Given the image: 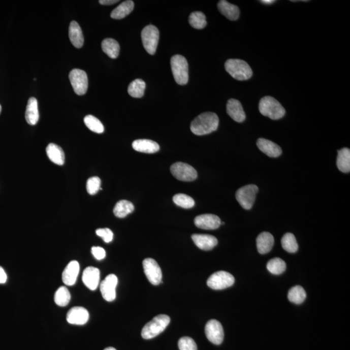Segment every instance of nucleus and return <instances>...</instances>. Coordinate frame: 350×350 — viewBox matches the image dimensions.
<instances>
[{"label":"nucleus","mask_w":350,"mask_h":350,"mask_svg":"<svg viewBox=\"0 0 350 350\" xmlns=\"http://www.w3.org/2000/svg\"><path fill=\"white\" fill-rule=\"evenodd\" d=\"M219 123L217 115L213 112H204L192 122V132L197 136L208 135L217 130Z\"/></svg>","instance_id":"nucleus-1"},{"label":"nucleus","mask_w":350,"mask_h":350,"mask_svg":"<svg viewBox=\"0 0 350 350\" xmlns=\"http://www.w3.org/2000/svg\"><path fill=\"white\" fill-rule=\"evenodd\" d=\"M259 110L263 116L277 120L285 116V110L280 103L271 96L262 98L259 103Z\"/></svg>","instance_id":"nucleus-2"},{"label":"nucleus","mask_w":350,"mask_h":350,"mask_svg":"<svg viewBox=\"0 0 350 350\" xmlns=\"http://www.w3.org/2000/svg\"><path fill=\"white\" fill-rule=\"evenodd\" d=\"M225 70L237 81H246L252 76V68L248 63L241 59H229L225 62Z\"/></svg>","instance_id":"nucleus-3"},{"label":"nucleus","mask_w":350,"mask_h":350,"mask_svg":"<svg viewBox=\"0 0 350 350\" xmlns=\"http://www.w3.org/2000/svg\"><path fill=\"white\" fill-rule=\"evenodd\" d=\"M170 316L166 314H159L155 316L143 327L142 336L144 339H151L163 332L170 323Z\"/></svg>","instance_id":"nucleus-4"},{"label":"nucleus","mask_w":350,"mask_h":350,"mask_svg":"<svg viewBox=\"0 0 350 350\" xmlns=\"http://www.w3.org/2000/svg\"><path fill=\"white\" fill-rule=\"evenodd\" d=\"M172 73L177 83L185 85L189 80L188 63L184 57L180 55H174L171 59Z\"/></svg>","instance_id":"nucleus-5"},{"label":"nucleus","mask_w":350,"mask_h":350,"mask_svg":"<svg viewBox=\"0 0 350 350\" xmlns=\"http://www.w3.org/2000/svg\"><path fill=\"white\" fill-rule=\"evenodd\" d=\"M159 30L154 25H149L142 31V41L145 50L150 55H154L159 41Z\"/></svg>","instance_id":"nucleus-6"},{"label":"nucleus","mask_w":350,"mask_h":350,"mask_svg":"<svg viewBox=\"0 0 350 350\" xmlns=\"http://www.w3.org/2000/svg\"><path fill=\"white\" fill-rule=\"evenodd\" d=\"M257 185H246L237 190L236 197L237 202L245 210H249L252 208L254 203L256 194L258 192Z\"/></svg>","instance_id":"nucleus-7"},{"label":"nucleus","mask_w":350,"mask_h":350,"mask_svg":"<svg viewBox=\"0 0 350 350\" xmlns=\"http://www.w3.org/2000/svg\"><path fill=\"white\" fill-rule=\"evenodd\" d=\"M235 278L229 272L218 271L211 274L208 279L207 285L214 290H222L234 285Z\"/></svg>","instance_id":"nucleus-8"},{"label":"nucleus","mask_w":350,"mask_h":350,"mask_svg":"<svg viewBox=\"0 0 350 350\" xmlns=\"http://www.w3.org/2000/svg\"><path fill=\"white\" fill-rule=\"evenodd\" d=\"M69 79L76 94H85L88 86V76L85 72L80 69L72 70L70 73Z\"/></svg>","instance_id":"nucleus-9"},{"label":"nucleus","mask_w":350,"mask_h":350,"mask_svg":"<svg viewBox=\"0 0 350 350\" xmlns=\"http://www.w3.org/2000/svg\"><path fill=\"white\" fill-rule=\"evenodd\" d=\"M171 172L177 179L184 182H191L197 178V172L189 164L177 162L171 167Z\"/></svg>","instance_id":"nucleus-10"},{"label":"nucleus","mask_w":350,"mask_h":350,"mask_svg":"<svg viewBox=\"0 0 350 350\" xmlns=\"http://www.w3.org/2000/svg\"><path fill=\"white\" fill-rule=\"evenodd\" d=\"M143 271L148 280L152 285H158L162 283V273L158 263L152 258H146L143 262Z\"/></svg>","instance_id":"nucleus-11"},{"label":"nucleus","mask_w":350,"mask_h":350,"mask_svg":"<svg viewBox=\"0 0 350 350\" xmlns=\"http://www.w3.org/2000/svg\"><path fill=\"white\" fill-rule=\"evenodd\" d=\"M118 283L116 275L110 274L108 275L101 283L100 291L103 298L107 302H112L116 299V289Z\"/></svg>","instance_id":"nucleus-12"},{"label":"nucleus","mask_w":350,"mask_h":350,"mask_svg":"<svg viewBox=\"0 0 350 350\" xmlns=\"http://www.w3.org/2000/svg\"><path fill=\"white\" fill-rule=\"evenodd\" d=\"M205 333L208 339L216 345L221 344L224 339V330L221 324L216 320H210L206 324Z\"/></svg>","instance_id":"nucleus-13"},{"label":"nucleus","mask_w":350,"mask_h":350,"mask_svg":"<svg viewBox=\"0 0 350 350\" xmlns=\"http://www.w3.org/2000/svg\"><path fill=\"white\" fill-rule=\"evenodd\" d=\"M195 225L199 229L215 230L221 225V220L218 216L213 214H203L195 218Z\"/></svg>","instance_id":"nucleus-14"},{"label":"nucleus","mask_w":350,"mask_h":350,"mask_svg":"<svg viewBox=\"0 0 350 350\" xmlns=\"http://www.w3.org/2000/svg\"><path fill=\"white\" fill-rule=\"evenodd\" d=\"M89 319L88 311L83 307H74L68 312L67 320L74 325H84Z\"/></svg>","instance_id":"nucleus-15"},{"label":"nucleus","mask_w":350,"mask_h":350,"mask_svg":"<svg viewBox=\"0 0 350 350\" xmlns=\"http://www.w3.org/2000/svg\"><path fill=\"white\" fill-rule=\"evenodd\" d=\"M83 281L85 285L91 291H94L98 288L100 280V271L98 268L88 267L84 269L83 274Z\"/></svg>","instance_id":"nucleus-16"},{"label":"nucleus","mask_w":350,"mask_h":350,"mask_svg":"<svg viewBox=\"0 0 350 350\" xmlns=\"http://www.w3.org/2000/svg\"><path fill=\"white\" fill-rule=\"evenodd\" d=\"M227 114L235 121L242 123L245 120L246 115L240 102L235 99H230L227 105Z\"/></svg>","instance_id":"nucleus-17"},{"label":"nucleus","mask_w":350,"mask_h":350,"mask_svg":"<svg viewBox=\"0 0 350 350\" xmlns=\"http://www.w3.org/2000/svg\"><path fill=\"white\" fill-rule=\"evenodd\" d=\"M80 271L78 262L72 261L68 264L62 272V281L65 285L72 286L76 283Z\"/></svg>","instance_id":"nucleus-18"},{"label":"nucleus","mask_w":350,"mask_h":350,"mask_svg":"<svg viewBox=\"0 0 350 350\" xmlns=\"http://www.w3.org/2000/svg\"><path fill=\"white\" fill-rule=\"evenodd\" d=\"M192 237L197 247L203 250H212L218 243L217 238L211 235L194 234Z\"/></svg>","instance_id":"nucleus-19"},{"label":"nucleus","mask_w":350,"mask_h":350,"mask_svg":"<svg viewBox=\"0 0 350 350\" xmlns=\"http://www.w3.org/2000/svg\"><path fill=\"white\" fill-rule=\"evenodd\" d=\"M257 146L262 151L271 158H277L281 154V149L279 145L265 138H260L257 141Z\"/></svg>","instance_id":"nucleus-20"},{"label":"nucleus","mask_w":350,"mask_h":350,"mask_svg":"<svg viewBox=\"0 0 350 350\" xmlns=\"http://www.w3.org/2000/svg\"><path fill=\"white\" fill-rule=\"evenodd\" d=\"M274 243V237L269 232H262L256 239L258 250L261 254H265L269 252L273 247Z\"/></svg>","instance_id":"nucleus-21"},{"label":"nucleus","mask_w":350,"mask_h":350,"mask_svg":"<svg viewBox=\"0 0 350 350\" xmlns=\"http://www.w3.org/2000/svg\"><path fill=\"white\" fill-rule=\"evenodd\" d=\"M217 8L220 13L222 15L226 16L230 20H236L238 19L240 15V11L238 7L234 4H230L229 2L221 0L217 4Z\"/></svg>","instance_id":"nucleus-22"},{"label":"nucleus","mask_w":350,"mask_h":350,"mask_svg":"<svg viewBox=\"0 0 350 350\" xmlns=\"http://www.w3.org/2000/svg\"><path fill=\"white\" fill-rule=\"evenodd\" d=\"M133 147L136 151L148 154L155 153L160 150L158 143L152 140L145 139L134 141Z\"/></svg>","instance_id":"nucleus-23"},{"label":"nucleus","mask_w":350,"mask_h":350,"mask_svg":"<svg viewBox=\"0 0 350 350\" xmlns=\"http://www.w3.org/2000/svg\"><path fill=\"white\" fill-rule=\"evenodd\" d=\"M25 119L30 125H35L38 123L39 112L38 102L36 98H30L28 100L26 111H25Z\"/></svg>","instance_id":"nucleus-24"},{"label":"nucleus","mask_w":350,"mask_h":350,"mask_svg":"<svg viewBox=\"0 0 350 350\" xmlns=\"http://www.w3.org/2000/svg\"><path fill=\"white\" fill-rule=\"evenodd\" d=\"M69 38L73 45L76 48H81L84 44L83 31L79 23L76 21L70 23L69 27Z\"/></svg>","instance_id":"nucleus-25"},{"label":"nucleus","mask_w":350,"mask_h":350,"mask_svg":"<svg viewBox=\"0 0 350 350\" xmlns=\"http://www.w3.org/2000/svg\"><path fill=\"white\" fill-rule=\"evenodd\" d=\"M46 153L49 159L54 164L58 166H62L65 164V152L62 148L55 143H49L46 147Z\"/></svg>","instance_id":"nucleus-26"},{"label":"nucleus","mask_w":350,"mask_h":350,"mask_svg":"<svg viewBox=\"0 0 350 350\" xmlns=\"http://www.w3.org/2000/svg\"><path fill=\"white\" fill-rule=\"evenodd\" d=\"M134 8H135V4L133 1L131 0L124 1L112 11L110 16L113 19H123L133 11Z\"/></svg>","instance_id":"nucleus-27"},{"label":"nucleus","mask_w":350,"mask_h":350,"mask_svg":"<svg viewBox=\"0 0 350 350\" xmlns=\"http://www.w3.org/2000/svg\"><path fill=\"white\" fill-rule=\"evenodd\" d=\"M337 166L341 172L344 173L349 172L350 150L348 148H342L338 151Z\"/></svg>","instance_id":"nucleus-28"},{"label":"nucleus","mask_w":350,"mask_h":350,"mask_svg":"<svg viewBox=\"0 0 350 350\" xmlns=\"http://www.w3.org/2000/svg\"><path fill=\"white\" fill-rule=\"evenodd\" d=\"M135 210V206L131 202L126 200H121L116 204L114 208V213L116 217L124 218Z\"/></svg>","instance_id":"nucleus-29"},{"label":"nucleus","mask_w":350,"mask_h":350,"mask_svg":"<svg viewBox=\"0 0 350 350\" xmlns=\"http://www.w3.org/2000/svg\"><path fill=\"white\" fill-rule=\"evenodd\" d=\"M102 48L104 53L107 54L110 58H116L118 57L120 47L118 42L113 39H105L103 40Z\"/></svg>","instance_id":"nucleus-30"},{"label":"nucleus","mask_w":350,"mask_h":350,"mask_svg":"<svg viewBox=\"0 0 350 350\" xmlns=\"http://www.w3.org/2000/svg\"><path fill=\"white\" fill-rule=\"evenodd\" d=\"M146 87L144 81L142 79H136L129 84L128 93L131 97L141 98L144 95L145 89Z\"/></svg>","instance_id":"nucleus-31"},{"label":"nucleus","mask_w":350,"mask_h":350,"mask_svg":"<svg viewBox=\"0 0 350 350\" xmlns=\"http://www.w3.org/2000/svg\"><path fill=\"white\" fill-rule=\"evenodd\" d=\"M306 298V293L304 289L300 285L293 287L288 293V299L295 304H301Z\"/></svg>","instance_id":"nucleus-32"},{"label":"nucleus","mask_w":350,"mask_h":350,"mask_svg":"<svg viewBox=\"0 0 350 350\" xmlns=\"http://www.w3.org/2000/svg\"><path fill=\"white\" fill-rule=\"evenodd\" d=\"M55 304L60 307L67 306L71 300L70 291L65 286L58 288L54 297Z\"/></svg>","instance_id":"nucleus-33"},{"label":"nucleus","mask_w":350,"mask_h":350,"mask_svg":"<svg viewBox=\"0 0 350 350\" xmlns=\"http://www.w3.org/2000/svg\"><path fill=\"white\" fill-rule=\"evenodd\" d=\"M281 246L284 250L290 253L297 252L298 245L295 236L291 233H287L281 239Z\"/></svg>","instance_id":"nucleus-34"},{"label":"nucleus","mask_w":350,"mask_h":350,"mask_svg":"<svg viewBox=\"0 0 350 350\" xmlns=\"http://www.w3.org/2000/svg\"><path fill=\"white\" fill-rule=\"evenodd\" d=\"M267 268L272 274L279 275L285 272L286 264L281 258H275L267 263Z\"/></svg>","instance_id":"nucleus-35"},{"label":"nucleus","mask_w":350,"mask_h":350,"mask_svg":"<svg viewBox=\"0 0 350 350\" xmlns=\"http://www.w3.org/2000/svg\"><path fill=\"white\" fill-rule=\"evenodd\" d=\"M189 24L195 29H202L207 25L206 16L202 12H194L189 17Z\"/></svg>","instance_id":"nucleus-36"},{"label":"nucleus","mask_w":350,"mask_h":350,"mask_svg":"<svg viewBox=\"0 0 350 350\" xmlns=\"http://www.w3.org/2000/svg\"><path fill=\"white\" fill-rule=\"evenodd\" d=\"M84 124L93 133L101 134L104 132V126L97 117L88 115L84 118Z\"/></svg>","instance_id":"nucleus-37"},{"label":"nucleus","mask_w":350,"mask_h":350,"mask_svg":"<svg viewBox=\"0 0 350 350\" xmlns=\"http://www.w3.org/2000/svg\"><path fill=\"white\" fill-rule=\"evenodd\" d=\"M173 202L177 206L185 209H189L195 206V201L191 197L185 194H177L173 197Z\"/></svg>","instance_id":"nucleus-38"},{"label":"nucleus","mask_w":350,"mask_h":350,"mask_svg":"<svg viewBox=\"0 0 350 350\" xmlns=\"http://www.w3.org/2000/svg\"><path fill=\"white\" fill-rule=\"evenodd\" d=\"M101 184H102V181L98 177H93L89 178L86 183L87 192L91 196L97 194L99 190L102 189V188H101Z\"/></svg>","instance_id":"nucleus-39"},{"label":"nucleus","mask_w":350,"mask_h":350,"mask_svg":"<svg viewBox=\"0 0 350 350\" xmlns=\"http://www.w3.org/2000/svg\"><path fill=\"white\" fill-rule=\"evenodd\" d=\"M180 350H197V346L194 340L189 337L181 338L178 341Z\"/></svg>","instance_id":"nucleus-40"},{"label":"nucleus","mask_w":350,"mask_h":350,"mask_svg":"<svg viewBox=\"0 0 350 350\" xmlns=\"http://www.w3.org/2000/svg\"><path fill=\"white\" fill-rule=\"evenodd\" d=\"M96 232L98 236L102 237L105 243H110V242L113 240V232H112L111 230L107 229V228L98 229Z\"/></svg>","instance_id":"nucleus-41"},{"label":"nucleus","mask_w":350,"mask_h":350,"mask_svg":"<svg viewBox=\"0 0 350 350\" xmlns=\"http://www.w3.org/2000/svg\"><path fill=\"white\" fill-rule=\"evenodd\" d=\"M91 253L96 260H102L106 256V252L104 248L100 246H93L91 248Z\"/></svg>","instance_id":"nucleus-42"},{"label":"nucleus","mask_w":350,"mask_h":350,"mask_svg":"<svg viewBox=\"0 0 350 350\" xmlns=\"http://www.w3.org/2000/svg\"><path fill=\"white\" fill-rule=\"evenodd\" d=\"M8 279L6 272L2 267H0V284H4L6 282Z\"/></svg>","instance_id":"nucleus-43"},{"label":"nucleus","mask_w":350,"mask_h":350,"mask_svg":"<svg viewBox=\"0 0 350 350\" xmlns=\"http://www.w3.org/2000/svg\"><path fill=\"white\" fill-rule=\"evenodd\" d=\"M100 4L103 5V6H110V5L115 4L119 2L117 0H100Z\"/></svg>","instance_id":"nucleus-44"},{"label":"nucleus","mask_w":350,"mask_h":350,"mask_svg":"<svg viewBox=\"0 0 350 350\" xmlns=\"http://www.w3.org/2000/svg\"><path fill=\"white\" fill-rule=\"evenodd\" d=\"M260 2L262 4L270 5L274 3L275 1L274 0H262Z\"/></svg>","instance_id":"nucleus-45"},{"label":"nucleus","mask_w":350,"mask_h":350,"mask_svg":"<svg viewBox=\"0 0 350 350\" xmlns=\"http://www.w3.org/2000/svg\"><path fill=\"white\" fill-rule=\"evenodd\" d=\"M104 350H116V349L114 348L113 347H108L107 348H105Z\"/></svg>","instance_id":"nucleus-46"},{"label":"nucleus","mask_w":350,"mask_h":350,"mask_svg":"<svg viewBox=\"0 0 350 350\" xmlns=\"http://www.w3.org/2000/svg\"><path fill=\"white\" fill-rule=\"evenodd\" d=\"M2 112V106L0 105V113H1Z\"/></svg>","instance_id":"nucleus-47"}]
</instances>
